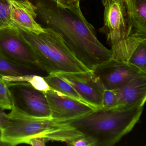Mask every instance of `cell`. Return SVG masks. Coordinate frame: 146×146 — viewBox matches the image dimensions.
<instances>
[{"instance_id": "277c9868", "label": "cell", "mask_w": 146, "mask_h": 146, "mask_svg": "<svg viewBox=\"0 0 146 146\" xmlns=\"http://www.w3.org/2000/svg\"><path fill=\"white\" fill-rule=\"evenodd\" d=\"M100 32L105 35L111 47L112 58L128 62L137 46L146 38L136 35L126 15L124 0H108Z\"/></svg>"}, {"instance_id": "8992f818", "label": "cell", "mask_w": 146, "mask_h": 146, "mask_svg": "<svg viewBox=\"0 0 146 146\" xmlns=\"http://www.w3.org/2000/svg\"><path fill=\"white\" fill-rule=\"evenodd\" d=\"M8 85L11 96L12 107L7 115L11 119H52L44 92L26 82H8Z\"/></svg>"}, {"instance_id": "cb8c5ba5", "label": "cell", "mask_w": 146, "mask_h": 146, "mask_svg": "<svg viewBox=\"0 0 146 146\" xmlns=\"http://www.w3.org/2000/svg\"><path fill=\"white\" fill-rule=\"evenodd\" d=\"M11 121V119L5 112L4 110L0 108V129L7 126Z\"/></svg>"}, {"instance_id": "9c48e42d", "label": "cell", "mask_w": 146, "mask_h": 146, "mask_svg": "<svg viewBox=\"0 0 146 146\" xmlns=\"http://www.w3.org/2000/svg\"><path fill=\"white\" fill-rule=\"evenodd\" d=\"M70 84L82 101L96 109L102 108L104 88L92 70L83 72L54 73Z\"/></svg>"}, {"instance_id": "7a4b0ae2", "label": "cell", "mask_w": 146, "mask_h": 146, "mask_svg": "<svg viewBox=\"0 0 146 146\" xmlns=\"http://www.w3.org/2000/svg\"><path fill=\"white\" fill-rule=\"evenodd\" d=\"M143 106L96 109L74 119L59 121L72 126L84 137L95 141L96 146H111L134 128L140 119Z\"/></svg>"}, {"instance_id": "5b68a950", "label": "cell", "mask_w": 146, "mask_h": 146, "mask_svg": "<svg viewBox=\"0 0 146 146\" xmlns=\"http://www.w3.org/2000/svg\"><path fill=\"white\" fill-rule=\"evenodd\" d=\"M83 137L72 126L53 119H11L7 126L0 129V141L8 146L24 143L36 137L68 143Z\"/></svg>"}, {"instance_id": "7402d4cb", "label": "cell", "mask_w": 146, "mask_h": 146, "mask_svg": "<svg viewBox=\"0 0 146 146\" xmlns=\"http://www.w3.org/2000/svg\"><path fill=\"white\" fill-rule=\"evenodd\" d=\"M59 6L69 9L80 8V0H56Z\"/></svg>"}, {"instance_id": "7c38bea8", "label": "cell", "mask_w": 146, "mask_h": 146, "mask_svg": "<svg viewBox=\"0 0 146 146\" xmlns=\"http://www.w3.org/2000/svg\"><path fill=\"white\" fill-rule=\"evenodd\" d=\"M114 90L117 99V108L143 106L146 100V72H142L120 88Z\"/></svg>"}, {"instance_id": "ac0fdd59", "label": "cell", "mask_w": 146, "mask_h": 146, "mask_svg": "<svg viewBox=\"0 0 146 146\" xmlns=\"http://www.w3.org/2000/svg\"><path fill=\"white\" fill-rule=\"evenodd\" d=\"M8 82L0 77V108L11 110L12 107L11 96L8 85Z\"/></svg>"}, {"instance_id": "d4e9b609", "label": "cell", "mask_w": 146, "mask_h": 146, "mask_svg": "<svg viewBox=\"0 0 146 146\" xmlns=\"http://www.w3.org/2000/svg\"><path fill=\"white\" fill-rule=\"evenodd\" d=\"M108 1V0H101L102 3L104 6L105 5Z\"/></svg>"}, {"instance_id": "e0dca14e", "label": "cell", "mask_w": 146, "mask_h": 146, "mask_svg": "<svg viewBox=\"0 0 146 146\" xmlns=\"http://www.w3.org/2000/svg\"><path fill=\"white\" fill-rule=\"evenodd\" d=\"M128 62L141 71L146 72V40L137 46Z\"/></svg>"}, {"instance_id": "ffe728a7", "label": "cell", "mask_w": 146, "mask_h": 146, "mask_svg": "<svg viewBox=\"0 0 146 146\" xmlns=\"http://www.w3.org/2000/svg\"><path fill=\"white\" fill-rule=\"evenodd\" d=\"M117 106V99L115 90H104L102 108L108 110L116 108Z\"/></svg>"}, {"instance_id": "2e32d148", "label": "cell", "mask_w": 146, "mask_h": 146, "mask_svg": "<svg viewBox=\"0 0 146 146\" xmlns=\"http://www.w3.org/2000/svg\"><path fill=\"white\" fill-rule=\"evenodd\" d=\"M2 78L9 82H26L29 83L35 88L43 92H46L51 90L44 77L36 74L18 77H4Z\"/></svg>"}, {"instance_id": "4fadbf2b", "label": "cell", "mask_w": 146, "mask_h": 146, "mask_svg": "<svg viewBox=\"0 0 146 146\" xmlns=\"http://www.w3.org/2000/svg\"><path fill=\"white\" fill-rule=\"evenodd\" d=\"M124 2L133 33L146 39V0H124Z\"/></svg>"}, {"instance_id": "484cf974", "label": "cell", "mask_w": 146, "mask_h": 146, "mask_svg": "<svg viewBox=\"0 0 146 146\" xmlns=\"http://www.w3.org/2000/svg\"><path fill=\"white\" fill-rule=\"evenodd\" d=\"M0 145H5L1 142L0 141Z\"/></svg>"}, {"instance_id": "603a6c76", "label": "cell", "mask_w": 146, "mask_h": 146, "mask_svg": "<svg viewBox=\"0 0 146 146\" xmlns=\"http://www.w3.org/2000/svg\"><path fill=\"white\" fill-rule=\"evenodd\" d=\"M46 139L41 137H36L29 139L25 141L24 143L29 144L33 146H45L48 141Z\"/></svg>"}, {"instance_id": "5bb4252c", "label": "cell", "mask_w": 146, "mask_h": 146, "mask_svg": "<svg viewBox=\"0 0 146 146\" xmlns=\"http://www.w3.org/2000/svg\"><path fill=\"white\" fill-rule=\"evenodd\" d=\"M44 78L52 90L82 101L75 89L69 84L56 74H48V76Z\"/></svg>"}, {"instance_id": "9a60e30c", "label": "cell", "mask_w": 146, "mask_h": 146, "mask_svg": "<svg viewBox=\"0 0 146 146\" xmlns=\"http://www.w3.org/2000/svg\"><path fill=\"white\" fill-rule=\"evenodd\" d=\"M35 71L0 56V77L22 76L35 74Z\"/></svg>"}, {"instance_id": "d6986e66", "label": "cell", "mask_w": 146, "mask_h": 146, "mask_svg": "<svg viewBox=\"0 0 146 146\" xmlns=\"http://www.w3.org/2000/svg\"><path fill=\"white\" fill-rule=\"evenodd\" d=\"M13 26L10 17V0H0V30Z\"/></svg>"}, {"instance_id": "52a82bcc", "label": "cell", "mask_w": 146, "mask_h": 146, "mask_svg": "<svg viewBox=\"0 0 146 146\" xmlns=\"http://www.w3.org/2000/svg\"><path fill=\"white\" fill-rule=\"evenodd\" d=\"M0 56L33 70L42 71L34 49L17 27L0 30Z\"/></svg>"}, {"instance_id": "ba28073f", "label": "cell", "mask_w": 146, "mask_h": 146, "mask_svg": "<svg viewBox=\"0 0 146 146\" xmlns=\"http://www.w3.org/2000/svg\"><path fill=\"white\" fill-rule=\"evenodd\" d=\"M92 71L104 89L109 90L120 88L143 72L128 62L112 58L96 66Z\"/></svg>"}, {"instance_id": "3957f363", "label": "cell", "mask_w": 146, "mask_h": 146, "mask_svg": "<svg viewBox=\"0 0 146 146\" xmlns=\"http://www.w3.org/2000/svg\"><path fill=\"white\" fill-rule=\"evenodd\" d=\"M43 28L38 35L18 28L34 49L42 71L50 74L90 70L78 60L59 34L52 29Z\"/></svg>"}, {"instance_id": "8fae6325", "label": "cell", "mask_w": 146, "mask_h": 146, "mask_svg": "<svg viewBox=\"0 0 146 146\" xmlns=\"http://www.w3.org/2000/svg\"><path fill=\"white\" fill-rule=\"evenodd\" d=\"M10 17L15 27L35 34L44 28L36 22L35 8L29 0H10Z\"/></svg>"}, {"instance_id": "44dd1931", "label": "cell", "mask_w": 146, "mask_h": 146, "mask_svg": "<svg viewBox=\"0 0 146 146\" xmlns=\"http://www.w3.org/2000/svg\"><path fill=\"white\" fill-rule=\"evenodd\" d=\"M68 145L73 146H96V143L92 138L83 137L68 143Z\"/></svg>"}, {"instance_id": "30bf717a", "label": "cell", "mask_w": 146, "mask_h": 146, "mask_svg": "<svg viewBox=\"0 0 146 146\" xmlns=\"http://www.w3.org/2000/svg\"><path fill=\"white\" fill-rule=\"evenodd\" d=\"M52 119L62 121L84 116L96 109L86 102L50 90L44 92Z\"/></svg>"}, {"instance_id": "6da1fadb", "label": "cell", "mask_w": 146, "mask_h": 146, "mask_svg": "<svg viewBox=\"0 0 146 146\" xmlns=\"http://www.w3.org/2000/svg\"><path fill=\"white\" fill-rule=\"evenodd\" d=\"M44 28L59 34L78 60L90 70L112 58L111 51L98 40L95 29L81 8L59 6L56 0H29Z\"/></svg>"}]
</instances>
